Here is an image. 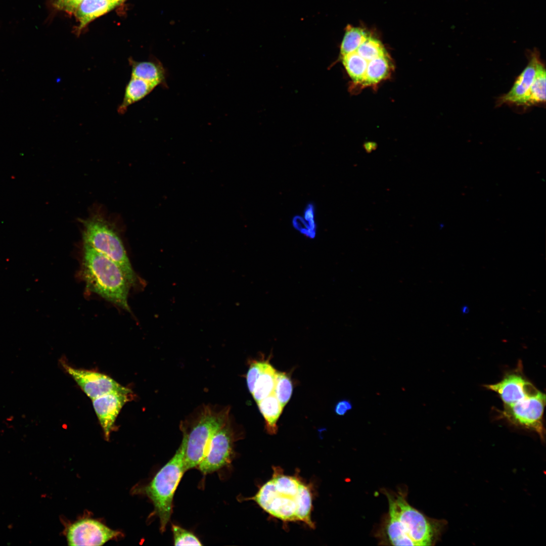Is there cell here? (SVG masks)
Here are the masks:
<instances>
[{
    "mask_svg": "<svg viewBox=\"0 0 546 546\" xmlns=\"http://www.w3.org/2000/svg\"><path fill=\"white\" fill-rule=\"evenodd\" d=\"M484 386L496 392L503 400L504 405L512 404L540 391L522 375L517 373L510 374L500 382Z\"/></svg>",
    "mask_w": 546,
    "mask_h": 546,
    "instance_id": "13",
    "label": "cell"
},
{
    "mask_svg": "<svg viewBox=\"0 0 546 546\" xmlns=\"http://www.w3.org/2000/svg\"><path fill=\"white\" fill-rule=\"evenodd\" d=\"M246 499L254 500L268 514L284 522L301 521L314 528L311 518V486L295 475H285L279 467L274 469L272 478L256 494Z\"/></svg>",
    "mask_w": 546,
    "mask_h": 546,
    "instance_id": "1",
    "label": "cell"
},
{
    "mask_svg": "<svg viewBox=\"0 0 546 546\" xmlns=\"http://www.w3.org/2000/svg\"><path fill=\"white\" fill-rule=\"evenodd\" d=\"M82 222L84 226L83 241L116 263L130 286L136 285L139 282L138 278L116 232L103 218L99 216L83 220Z\"/></svg>",
    "mask_w": 546,
    "mask_h": 546,
    "instance_id": "6",
    "label": "cell"
},
{
    "mask_svg": "<svg viewBox=\"0 0 546 546\" xmlns=\"http://www.w3.org/2000/svg\"><path fill=\"white\" fill-rule=\"evenodd\" d=\"M60 363L92 400L110 393L131 391L105 374L72 367L63 359Z\"/></svg>",
    "mask_w": 546,
    "mask_h": 546,
    "instance_id": "9",
    "label": "cell"
},
{
    "mask_svg": "<svg viewBox=\"0 0 546 546\" xmlns=\"http://www.w3.org/2000/svg\"><path fill=\"white\" fill-rule=\"evenodd\" d=\"M131 76L139 78L153 84L156 87L167 86V72L162 63L157 59L136 61L130 58Z\"/></svg>",
    "mask_w": 546,
    "mask_h": 546,
    "instance_id": "14",
    "label": "cell"
},
{
    "mask_svg": "<svg viewBox=\"0 0 546 546\" xmlns=\"http://www.w3.org/2000/svg\"><path fill=\"white\" fill-rule=\"evenodd\" d=\"M529 58L528 64L517 77L509 92L498 98L497 106L506 104L524 107L538 68L542 63L537 51L531 52Z\"/></svg>",
    "mask_w": 546,
    "mask_h": 546,
    "instance_id": "11",
    "label": "cell"
},
{
    "mask_svg": "<svg viewBox=\"0 0 546 546\" xmlns=\"http://www.w3.org/2000/svg\"><path fill=\"white\" fill-rule=\"evenodd\" d=\"M132 396L131 391L113 392L92 400L93 405L107 440L109 439L121 408L127 402L132 399Z\"/></svg>",
    "mask_w": 546,
    "mask_h": 546,
    "instance_id": "12",
    "label": "cell"
},
{
    "mask_svg": "<svg viewBox=\"0 0 546 546\" xmlns=\"http://www.w3.org/2000/svg\"><path fill=\"white\" fill-rule=\"evenodd\" d=\"M185 449L181 443L172 458L156 473L147 485L140 489L152 502L153 515L160 521V530H166L172 512L175 491L186 471L184 463Z\"/></svg>",
    "mask_w": 546,
    "mask_h": 546,
    "instance_id": "5",
    "label": "cell"
},
{
    "mask_svg": "<svg viewBox=\"0 0 546 546\" xmlns=\"http://www.w3.org/2000/svg\"><path fill=\"white\" fill-rule=\"evenodd\" d=\"M545 395L539 391L509 405H504V416L512 424L536 432L543 441L545 429L542 417Z\"/></svg>",
    "mask_w": 546,
    "mask_h": 546,
    "instance_id": "7",
    "label": "cell"
},
{
    "mask_svg": "<svg viewBox=\"0 0 546 546\" xmlns=\"http://www.w3.org/2000/svg\"><path fill=\"white\" fill-rule=\"evenodd\" d=\"M545 68L542 62L537 71L524 107L544 105L545 103Z\"/></svg>",
    "mask_w": 546,
    "mask_h": 546,
    "instance_id": "20",
    "label": "cell"
},
{
    "mask_svg": "<svg viewBox=\"0 0 546 546\" xmlns=\"http://www.w3.org/2000/svg\"><path fill=\"white\" fill-rule=\"evenodd\" d=\"M111 1H117V2H120V3H122L125 0H111Z\"/></svg>",
    "mask_w": 546,
    "mask_h": 546,
    "instance_id": "31",
    "label": "cell"
},
{
    "mask_svg": "<svg viewBox=\"0 0 546 546\" xmlns=\"http://www.w3.org/2000/svg\"><path fill=\"white\" fill-rule=\"evenodd\" d=\"M276 372L268 362L256 380L251 394L256 402L274 392Z\"/></svg>",
    "mask_w": 546,
    "mask_h": 546,
    "instance_id": "19",
    "label": "cell"
},
{
    "mask_svg": "<svg viewBox=\"0 0 546 546\" xmlns=\"http://www.w3.org/2000/svg\"><path fill=\"white\" fill-rule=\"evenodd\" d=\"M461 311L463 315L467 314L470 312V308L466 304L463 305L461 307Z\"/></svg>",
    "mask_w": 546,
    "mask_h": 546,
    "instance_id": "30",
    "label": "cell"
},
{
    "mask_svg": "<svg viewBox=\"0 0 546 546\" xmlns=\"http://www.w3.org/2000/svg\"><path fill=\"white\" fill-rule=\"evenodd\" d=\"M355 52L369 63L377 58L387 55L381 42L369 36Z\"/></svg>",
    "mask_w": 546,
    "mask_h": 546,
    "instance_id": "23",
    "label": "cell"
},
{
    "mask_svg": "<svg viewBox=\"0 0 546 546\" xmlns=\"http://www.w3.org/2000/svg\"><path fill=\"white\" fill-rule=\"evenodd\" d=\"M292 391L293 385L290 378L284 372L277 371L273 393L283 408L289 401Z\"/></svg>",
    "mask_w": 546,
    "mask_h": 546,
    "instance_id": "22",
    "label": "cell"
},
{
    "mask_svg": "<svg viewBox=\"0 0 546 546\" xmlns=\"http://www.w3.org/2000/svg\"><path fill=\"white\" fill-rule=\"evenodd\" d=\"M121 4L111 0H83L74 14L79 22L78 29H82L91 21Z\"/></svg>",
    "mask_w": 546,
    "mask_h": 546,
    "instance_id": "15",
    "label": "cell"
},
{
    "mask_svg": "<svg viewBox=\"0 0 546 546\" xmlns=\"http://www.w3.org/2000/svg\"><path fill=\"white\" fill-rule=\"evenodd\" d=\"M302 217L307 222L309 228L314 231L316 232V223L315 221V209L312 203H309L306 206Z\"/></svg>",
    "mask_w": 546,
    "mask_h": 546,
    "instance_id": "28",
    "label": "cell"
},
{
    "mask_svg": "<svg viewBox=\"0 0 546 546\" xmlns=\"http://www.w3.org/2000/svg\"><path fill=\"white\" fill-rule=\"evenodd\" d=\"M235 433L230 418L211 437L206 452L198 465L206 474L216 471L229 464L234 454Z\"/></svg>",
    "mask_w": 546,
    "mask_h": 546,
    "instance_id": "8",
    "label": "cell"
},
{
    "mask_svg": "<svg viewBox=\"0 0 546 546\" xmlns=\"http://www.w3.org/2000/svg\"><path fill=\"white\" fill-rule=\"evenodd\" d=\"M268 362L267 360L254 361L250 364L246 375V381L251 394L253 392L256 380Z\"/></svg>",
    "mask_w": 546,
    "mask_h": 546,
    "instance_id": "25",
    "label": "cell"
},
{
    "mask_svg": "<svg viewBox=\"0 0 546 546\" xmlns=\"http://www.w3.org/2000/svg\"><path fill=\"white\" fill-rule=\"evenodd\" d=\"M392 69L388 55L377 58L369 63L363 86L375 85L388 76Z\"/></svg>",
    "mask_w": 546,
    "mask_h": 546,
    "instance_id": "18",
    "label": "cell"
},
{
    "mask_svg": "<svg viewBox=\"0 0 546 546\" xmlns=\"http://www.w3.org/2000/svg\"><path fill=\"white\" fill-rule=\"evenodd\" d=\"M259 410L262 415L266 431L275 434L278 430L277 421L283 408L274 393L257 402Z\"/></svg>",
    "mask_w": 546,
    "mask_h": 546,
    "instance_id": "17",
    "label": "cell"
},
{
    "mask_svg": "<svg viewBox=\"0 0 546 546\" xmlns=\"http://www.w3.org/2000/svg\"><path fill=\"white\" fill-rule=\"evenodd\" d=\"M82 273L86 288L107 301L130 311V285L119 266L83 241Z\"/></svg>",
    "mask_w": 546,
    "mask_h": 546,
    "instance_id": "2",
    "label": "cell"
},
{
    "mask_svg": "<svg viewBox=\"0 0 546 546\" xmlns=\"http://www.w3.org/2000/svg\"><path fill=\"white\" fill-rule=\"evenodd\" d=\"M293 227L300 234L309 239H314L316 232L311 230L302 216L296 215L292 219Z\"/></svg>",
    "mask_w": 546,
    "mask_h": 546,
    "instance_id": "26",
    "label": "cell"
},
{
    "mask_svg": "<svg viewBox=\"0 0 546 546\" xmlns=\"http://www.w3.org/2000/svg\"><path fill=\"white\" fill-rule=\"evenodd\" d=\"M352 408L351 402L347 399L338 401L335 406V412L338 416H344Z\"/></svg>",
    "mask_w": 546,
    "mask_h": 546,
    "instance_id": "29",
    "label": "cell"
},
{
    "mask_svg": "<svg viewBox=\"0 0 546 546\" xmlns=\"http://www.w3.org/2000/svg\"><path fill=\"white\" fill-rule=\"evenodd\" d=\"M368 37V35L363 29L348 25L341 44V56L356 51Z\"/></svg>",
    "mask_w": 546,
    "mask_h": 546,
    "instance_id": "21",
    "label": "cell"
},
{
    "mask_svg": "<svg viewBox=\"0 0 546 546\" xmlns=\"http://www.w3.org/2000/svg\"><path fill=\"white\" fill-rule=\"evenodd\" d=\"M388 502V513L397 521L413 545H435L440 540L447 522L428 517L407 500V490L397 492L382 489Z\"/></svg>",
    "mask_w": 546,
    "mask_h": 546,
    "instance_id": "4",
    "label": "cell"
},
{
    "mask_svg": "<svg viewBox=\"0 0 546 546\" xmlns=\"http://www.w3.org/2000/svg\"><path fill=\"white\" fill-rule=\"evenodd\" d=\"M83 0H51L52 6L56 9L74 14Z\"/></svg>",
    "mask_w": 546,
    "mask_h": 546,
    "instance_id": "27",
    "label": "cell"
},
{
    "mask_svg": "<svg viewBox=\"0 0 546 546\" xmlns=\"http://www.w3.org/2000/svg\"><path fill=\"white\" fill-rule=\"evenodd\" d=\"M230 411L229 406L203 405L181 422L186 471L198 466L211 437L230 418Z\"/></svg>",
    "mask_w": 546,
    "mask_h": 546,
    "instance_id": "3",
    "label": "cell"
},
{
    "mask_svg": "<svg viewBox=\"0 0 546 546\" xmlns=\"http://www.w3.org/2000/svg\"><path fill=\"white\" fill-rule=\"evenodd\" d=\"M171 530L174 545H202L203 544L193 533L178 525L172 524Z\"/></svg>",
    "mask_w": 546,
    "mask_h": 546,
    "instance_id": "24",
    "label": "cell"
},
{
    "mask_svg": "<svg viewBox=\"0 0 546 546\" xmlns=\"http://www.w3.org/2000/svg\"><path fill=\"white\" fill-rule=\"evenodd\" d=\"M156 87L144 80L131 76L125 86L123 100L117 108V112L124 114L130 105L143 99Z\"/></svg>",
    "mask_w": 546,
    "mask_h": 546,
    "instance_id": "16",
    "label": "cell"
},
{
    "mask_svg": "<svg viewBox=\"0 0 546 546\" xmlns=\"http://www.w3.org/2000/svg\"><path fill=\"white\" fill-rule=\"evenodd\" d=\"M120 534L97 520L86 518L71 525L66 537L69 545H102Z\"/></svg>",
    "mask_w": 546,
    "mask_h": 546,
    "instance_id": "10",
    "label": "cell"
}]
</instances>
